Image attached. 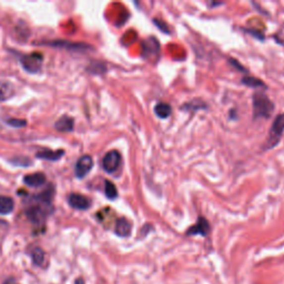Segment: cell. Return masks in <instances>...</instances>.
<instances>
[{"instance_id": "cell-1", "label": "cell", "mask_w": 284, "mask_h": 284, "mask_svg": "<svg viewBox=\"0 0 284 284\" xmlns=\"http://www.w3.org/2000/svg\"><path fill=\"white\" fill-rule=\"evenodd\" d=\"M274 110L273 102L262 91H257L253 95V115L254 118L268 119Z\"/></svg>"}, {"instance_id": "cell-2", "label": "cell", "mask_w": 284, "mask_h": 284, "mask_svg": "<svg viewBox=\"0 0 284 284\" xmlns=\"http://www.w3.org/2000/svg\"><path fill=\"white\" fill-rule=\"evenodd\" d=\"M284 132V114H279L278 117L274 119L272 127L270 129L269 138L267 140L268 148H273L274 146L280 142V139Z\"/></svg>"}, {"instance_id": "cell-3", "label": "cell", "mask_w": 284, "mask_h": 284, "mask_svg": "<svg viewBox=\"0 0 284 284\" xmlns=\"http://www.w3.org/2000/svg\"><path fill=\"white\" fill-rule=\"evenodd\" d=\"M21 64L26 71L30 73L38 72L43 67L44 56L40 53H31L29 55H25L21 57Z\"/></svg>"}, {"instance_id": "cell-4", "label": "cell", "mask_w": 284, "mask_h": 284, "mask_svg": "<svg viewBox=\"0 0 284 284\" xmlns=\"http://www.w3.org/2000/svg\"><path fill=\"white\" fill-rule=\"evenodd\" d=\"M121 164V155L117 150H111L102 159V168L108 173H114V172L119 169Z\"/></svg>"}, {"instance_id": "cell-5", "label": "cell", "mask_w": 284, "mask_h": 284, "mask_svg": "<svg viewBox=\"0 0 284 284\" xmlns=\"http://www.w3.org/2000/svg\"><path fill=\"white\" fill-rule=\"evenodd\" d=\"M92 167H94V160L90 156H82L80 159L77 161L76 168H74V173H76L77 178L82 179L89 173L91 171Z\"/></svg>"}, {"instance_id": "cell-6", "label": "cell", "mask_w": 284, "mask_h": 284, "mask_svg": "<svg viewBox=\"0 0 284 284\" xmlns=\"http://www.w3.org/2000/svg\"><path fill=\"white\" fill-rule=\"evenodd\" d=\"M209 232H210V223L207 220L206 218L203 217H199L198 221L195 223L194 226L189 227L187 231L188 235H202L206 236L208 235Z\"/></svg>"}, {"instance_id": "cell-7", "label": "cell", "mask_w": 284, "mask_h": 284, "mask_svg": "<svg viewBox=\"0 0 284 284\" xmlns=\"http://www.w3.org/2000/svg\"><path fill=\"white\" fill-rule=\"evenodd\" d=\"M69 206L77 210H87L91 206V201L87 197L79 193H72L68 197Z\"/></svg>"}, {"instance_id": "cell-8", "label": "cell", "mask_w": 284, "mask_h": 284, "mask_svg": "<svg viewBox=\"0 0 284 284\" xmlns=\"http://www.w3.org/2000/svg\"><path fill=\"white\" fill-rule=\"evenodd\" d=\"M131 230H132V225L128 219L125 218H120L115 222V227H114V232L115 234L121 237H127L130 234H131Z\"/></svg>"}, {"instance_id": "cell-9", "label": "cell", "mask_w": 284, "mask_h": 284, "mask_svg": "<svg viewBox=\"0 0 284 284\" xmlns=\"http://www.w3.org/2000/svg\"><path fill=\"white\" fill-rule=\"evenodd\" d=\"M159 41L153 38V37H150L143 43V54L147 55L148 58L151 57V56H156L159 53Z\"/></svg>"}, {"instance_id": "cell-10", "label": "cell", "mask_w": 284, "mask_h": 284, "mask_svg": "<svg viewBox=\"0 0 284 284\" xmlns=\"http://www.w3.org/2000/svg\"><path fill=\"white\" fill-rule=\"evenodd\" d=\"M24 182L29 185V187H40L46 182V175L41 172H36V173L27 174L24 178Z\"/></svg>"}, {"instance_id": "cell-11", "label": "cell", "mask_w": 284, "mask_h": 284, "mask_svg": "<svg viewBox=\"0 0 284 284\" xmlns=\"http://www.w3.org/2000/svg\"><path fill=\"white\" fill-rule=\"evenodd\" d=\"M15 87L11 82L0 80V101H6L15 95Z\"/></svg>"}, {"instance_id": "cell-12", "label": "cell", "mask_w": 284, "mask_h": 284, "mask_svg": "<svg viewBox=\"0 0 284 284\" xmlns=\"http://www.w3.org/2000/svg\"><path fill=\"white\" fill-rule=\"evenodd\" d=\"M73 123L74 121L72 118L68 117V115H63L56 122L55 127L60 132H71L73 130Z\"/></svg>"}, {"instance_id": "cell-13", "label": "cell", "mask_w": 284, "mask_h": 284, "mask_svg": "<svg viewBox=\"0 0 284 284\" xmlns=\"http://www.w3.org/2000/svg\"><path fill=\"white\" fill-rule=\"evenodd\" d=\"M155 114H157L158 118L167 119L171 115L172 108L169 104H166V102H159V104H157L155 107Z\"/></svg>"}, {"instance_id": "cell-14", "label": "cell", "mask_w": 284, "mask_h": 284, "mask_svg": "<svg viewBox=\"0 0 284 284\" xmlns=\"http://www.w3.org/2000/svg\"><path fill=\"white\" fill-rule=\"evenodd\" d=\"M15 202L13 200L6 195H0V214H9L13 211Z\"/></svg>"}, {"instance_id": "cell-15", "label": "cell", "mask_w": 284, "mask_h": 284, "mask_svg": "<svg viewBox=\"0 0 284 284\" xmlns=\"http://www.w3.org/2000/svg\"><path fill=\"white\" fill-rule=\"evenodd\" d=\"M63 155H64L63 150H57V151L46 150V151H41L39 153H37V158L49 160V161H58Z\"/></svg>"}, {"instance_id": "cell-16", "label": "cell", "mask_w": 284, "mask_h": 284, "mask_svg": "<svg viewBox=\"0 0 284 284\" xmlns=\"http://www.w3.org/2000/svg\"><path fill=\"white\" fill-rule=\"evenodd\" d=\"M206 108H207V105L204 104L202 100H199V99H194L192 101L187 102V104H184L183 106H181V110H185V111L206 109Z\"/></svg>"}, {"instance_id": "cell-17", "label": "cell", "mask_w": 284, "mask_h": 284, "mask_svg": "<svg viewBox=\"0 0 284 284\" xmlns=\"http://www.w3.org/2000/svg\"><path fill=\"white\" fill-rule=\"evenodd\" d=\"M45 251L40 248H35L32 250L31 252V259H32V262H34L36 265H38V267H43L44 263H45Z\"/></svg>"}, {"instance_id": "cell-18", "label": "cell", "mask_w": 284, "mask_h": 284, "mask_svg": "<svg viewBox=\"0 0 284 284\" xmlns=\"http://www.w3.org/2000/svg\"><path fill=\"white\" fill-rule=\"evenodd\" d=\"M242 83L250 88H253V89H257V88H267V86H265V83L262 80H260V79L255 78V77H250V76L244 77L243 79H242Z\"/></svg>"}, {"instance_id": "cell-19", "label": "cell", "mask_w": 284, "mask_h": 284, "mask_svg": "<svg viewBox=\"0 0 284 284\" xmlns=\"http://www.w3.org/2000/svg\"><path fill=\"white\" fill-rule=\"evenodd\" d=\"M105 193L106 197L110 200H114L118 197L117 188H115V185L109 180L105 181Z\"/></svg>"}, {"instance_id": "cell-20", "label": "cell", "mask_w": 284, "mask_h": 284, "mask_svg": "<svg viewBox=\"0 0 284 284\" xmlns=\"http://www.w3.org/2000/svg\"><path fill=\"white\" fill-rule=\"evenodd\" d=\"M7 123L10 124L11 127L21 128V127H25V125L27 124V121L26 120H19V119H9V120H7Z\"/></svg>"}, {"instance_id": "cell-21", "label": "cell", "mask_w": 284, "mask_h": 284, "mask_svg": "<svg viewBox=\"0 0 284 284\" xmlns=\"http://www.w3.org/2000/svg\"><path fill=\"white\" fill-rule=\"evenodd\" d=\"M153 22H155V24L158 26V28H159L161 31L166 32V34H170V29L168 28V25L166 24V22L161 21L159 19H153Z\"/></svg>"}, {"instance_id": "cell-22", "label": "cell", "mask_w": 284, "mask_h": 284, "mask_svg": "<svg viewBox=\"0 0 284 284\" xmlns=\"http://www.w3.org/2000/svg\"><path fill=\"white\" fill-rule=\"evenodd\" d=\"M2 284H17V282H16L15 279L11 278V279H8V280L4 281Z\"/></svg>"}]
</instances>
